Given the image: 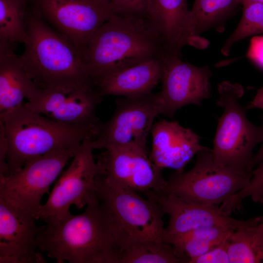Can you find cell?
Instances as JSON below:
<instances>
[{"label": "cell", "mask_w": 263, "mask_h": 263, "mask_svg": "<svg viewBox=\"0 0 263 263\" xmlns=\"http://www.w3.org/2000/svg\"><path fill=\"white\" fill-rule=\"evenodd\" d=\"M167 53L144 10L120 11L114 13L92 36L83 59L93 81L113 70L161 57Z\"/></svg>", "instance_id": "obj_1"}, {"label": "cell", "mask_w": 263, "mask_h": 263, "mask_svg": "<svg viewBox=\"0 0 263 263\" xmlns=\"http://www.w3.org/2000/svg\"><path fill=\"white\" fill-rule=\"evenodd\" d=\"M86 205L80 214L42 226L38 251L57 263H118L120 249L93 190Z\"/></svg>", "instance_id": "obj_2"}, {"label": "cell", "mask_w": 263, "mask_h": 263, "mask_svg": "<svg viewBox=\"0 0 263 263\" xmlns=\"http://www.w3.org/2000/svg\"><path fill=\"white\" fill-rule=\"evenodd\" d=\"M26 25L28 38L20 57L38 88L71 92L94 86L76 48L29 7Z\"/></svg>", "instance_id": "obj_3"}, {"label": "cell", "mask_w": 263, "mask_h": 263, "mask_svg": "<svg viewBox=\"0 0 263 263\" xmlns=\"http://www.w3.org/2000/svg\"><path fill=\"white\" fill-rule=\"evenodd\" d=\"M100 126L60 123L33 112L26 103L0 113V128L7 148L5 176L49 152L78 148L86 138L96 137Z\"/></svg>", "instance_id": "obj_4"}, {"label": "cell", "mask_w": 263, "mask_h": 263, "mask_svg": "<svg viewBox=\"0 0 263 263\" xmlns=\"http://www.w3.org/2000/svg\"><path fill=\"white\" fill-rule=\"evenodd\" d=\"M93 191L106 217L120 249L145 241H165V214L152 200L135 191L108 182L100 173Z\"/></svg>", "instance_id": "obj_5"}, {"label": "cell", "mask_w": 263, "mask_h": 263, "mask_svg": "<svg viewBox=\"0 0 263 263\" xmlns=\"http://www.w3.org/2000/svg\"><path fill=\"white\" fill-rule=\"evenodd\" d=\"M218 91L216 104L223 108L224 113L213 140V160L221 167L250 172L253 150L263 141V126H256L247 118L245 109L239 102L244 94L241 84L224 81L219 84Z\"/></svg>", "instance_id": "obj_6"}, {"label": "cell", "mask_w": 263, "mask_h": 263, "mask_svg": "<svg viewBox=\"0 0 263 263\" xmlns=\"http://www.w3.org/2000/svg\"><path fill=\"white\" fill-rule=\"evenodd\" d=\"M251 176V172H243L219 166L213 160L211 150L208 149L197 154L190 169L171 174L161 192L217 205L245 188Z\"/></svg>", "instance_id": "obj_7"}, {"label": "cell", "mask_w": 263, "mask_h": 263, "mask_svg": "<svg viewBox=\"0 0 263 263\" xmlns=\"http://www.w3.org/2000/svg\"><path fill=\"white\" fill-rule=\"evenodd\" d=\"M30 9L83 56L94 34L116 12L110 0H28Z\"/></svg>", "instance_id": "obj_8"}, {"label": "cell", "mask_w": 263, "mask_h": 263, "mask_svg": "<svg viewBox=\"0 0 263 263\" xmlns=\"http://www.w3.org/2000/svg\"><path fill=\"white\" fill-rule=\"evenodd\" d=\"M93 139L87 138L82 142L46 202L41 205L37 220L47 224L56 223L71 214L69 211L71 205L80 209L87 205L96 177L102 170L99 162L94 160Z\"/></svg>", "instance_id": "obj_9"}, {"label": "cell", "mask_w": 263, "mask_h": 263, "mask_svg": "<svg viewBox=\"0 0 263 263\" xmlns=\"http://www.w3.org/2000/svg\"><path fill=\"white\" fill-rule=\"evenodd\" d=\"M79 148L49 152L28 161L13 173L0 177V197L36 218L43 196Z\"/></svg>", "instance_id": "obj_10"}, {"label": "cell", "mask_w": 263, "mask_h": 263, "mask_svg": "<svg viewBox=\"0 0 263 263\" xmlns=\"http://www.w3.org/2000/svg\"><path fill=\"white\" fill-rule=\"evenodd\" d=\"M159 92L119 98L111 118L101 123L93 139L94 150L138 145L147 147V137L156 116L160 114Z\"/></svg>", "instance_id": "obj_11"}, {"label": "cell", "mask_w": 263, "mask_h": 263, "mask_svg": "<svg viewBox=\"0 0 263 263\" xmlns=\"http://www.w3.org/2000/svg\"><path fill=\"white\" fill-rule=\"evenodd\" d=\"M109 183L138 192H161L167 180L151 160L147 147L128 145L105 150L98 157Z\"/></svg>", "instance_id": "obj_12"}, {"label": "cell", "mask_w": 263, "mask_h": 263, "mask_svg": "<svg viewBox=\"0 0 263 263\" xmlns=\"http://www.w3.org/2000/svg\"><path fill=\"white\" fill-rule=\"evenodd\" d=\"M211 76L207 66L197 67L182 61L180 55L167 53L163 57L162 88L159 92L160 114L172 117L185 105L201 104L210 96Z\"/></svg>", "instance_id": "obj_13"}, {"label": "cell", "mask_w": 263, "mask_h": 263, "mask_svg": "<svg viewBox=\"0 0 263 263\" xmlns=\"http://www.w3.org/2000/svg\"><path fill=\"white\" fill-rule=\"evenodd\" d=\"M145 194L169 216L165 238L211 227H226L235 230L248 225L252 220V218L237 220L230 217L217 205L197 203L173 194L154 191Z\"/></svg>", "instance_id": "obj_14"}, {"label": "cell", "mask_w": 263, "mask_h": 263, "mask_svg": "<svg viewBox=\"0 0 263 263\" xmlns=\"http://www.w3.org/2000/svg\"><path fill=\"white\" fill-rule=\"evenodd\" d=\"M36 220L0 197V263H46L36 244L41 227Z\"/></svg>", "instance_id": "obj_15"}, {"label": "cell", "mask_w": 263, "mask_h": 263, "mask_svg": "<svg viewBox=\"0 0 263 263\" xmlns=\"http://www.w3.org/2000/svg\"><path fill=\"white\" fill-rule=\"evenodd\" d=\"M102 97L95 86L71 92L38 88L26 103L33 112L60 123L99 126L95 109Z\"/></svg>", "instance_id": "obj_16"}, {"label": "cell", "mask_w": 263, "mask_h": 263, "mask_svg": "<svg viewBox=\"0 0 263 263\" xmlns=\"http://www.w3.org/2000/svg\"><path fill=\"white\" fill-rule=\"evenodd\" d=\"M152 149L150 156L160 169L182 171L194 155L208 148L200 143L199 136L176 121L161 120L154 123L151 131Z\"/></svg>", "instance_id": "obj_17"}, {"label": "cell", "mask_w": 263, "mask_h": 263, "mask_svg": "<svg viewBox=\"0 0 263 263\" xmlns=\"http://www.w3.org/2000/svg\"><path fill=\"white\" fill-rule=\"evenodd\" d=\"M164 56L113 70L95 78L93 82L102 97H132L150 93L161 81Z\"/></svg>", "instance_id": "obj_18"}, {"label": "cell", "mask_w": 263, "mask_h": 263, "mask_svg": "<svg viewBox=\"0 0 263 263\" xmlns=\"http://www.w3.org/2000/svg\"><path fill=\"white\" fill-rule=\"evenodd\" d=\"M144 10L167 52L180 55L182 48L189 42L187 0H146Z\"/></svg>", "instance_id": "obj_19"}, {"label": "cell", "mask_w": 263, "mask_h": 263, "mask_svg": "<svg viewBox=\"0 0 263 263\" xmlns=\"http://www.w3.org/2000/svg\"><path fill=\"white\" fill-rule=\"evenodd\" d=\"M38 88L24 70L14 47L0 45V113L33 98Z\"/></svg>", "instance_id": "obj_20"}, {"label": "cell", "mask_w": 263, "mask_h": 263, "mask_svg": "<svg viewBox=\"0 0 263 263\" xmlns=\"http://www.w3.org/2000/svg\"><path fill=\"white\" fill-rule=\"evenodd\" d=\"M239 5L238 0H194L188 19V45L204 42L199 35L225 19Z\"/></svg>", "instance_id": "obj_21"}, {"label": "cell", "mask_w": 263, "mask_h": 263, "mask_svg": "<svg viewBox=\"0 0 263 263\" xmlns=\"http://www.w3.org/2000/svg\"><path fill=\"white\" fill-rule=\"evenodd\" d=\"M228 241L230 263H263V216L234 230Z\"/></svg>", "instance_id": "obj_22"}, {"label": "cell", "mask_w": 263, "mask_h": 263, "mask_svg": "<svg viewBox=\"0 0 263 263\" xmlns=\"http://www.w3.org/2000/svg\"><path fill=\"white\" fill-rule=\"evenodd\" d=\"M234 230L220 226L199 228L166 236L164 241L172 245L179 253L188 258L189 262L223 243Z\"/></svg>", "instance_id": "obj_23"}, {"label": "cell", "mask_w": 263, "mask_h": 263, "mask_svg": "<svg viewBox=\"0 0 263 263\" xmlns=\"http://www.w3.org/2000/svg\"><path fill=\"white\" fill-rule=\"evenodd\" d=\"M165 241H145L133 244L121 250L118 263H188Z\"/></svg>", "instance_id": "obj_24"}, {"label": "cell", "mask_w": 263, "mask_h": 263, "mask_svg": "<svg viewBox=\"0 0 263 263\" xmlns=\"http://www.w3.org/2000/svg\"><path fill=\"white\" fill-rule=\"evenodd\" d=\"M28 7V0H0V45L26 42Z\"/></svg>", "instance_id": "obj_25"}, {"label": "cell", "mask_w": 263, "mask_h": 263, "mask_svg": "<svg viewBox=\"0 0 263 263\" xmlns=\"http://www.w3.org/2000/svg\"><path fill=\"white\" fill-rule=\"evenodd\" d=\"M241 20L233 33L226 40L221 53L227 56L231 47L246 37L263 33V3L249 2L243 4Z\"/></svg>", "instance_id": "obj_26"}, {"label": "cell", "mask_w": 263, "mask_h": 263, "mask_svg": "<svg viewBox=\"0 0 263 263\" xmlns=\"http://www.w3.org/2000/svg\"><path fill=\"white\" fill-rule=\"evenodd\" d=\"M251 173L248 184L222 204L221 207L227 213L230 214L233 210L240 209L242 201L246 197H250L256 203L263 198V160Z\"/></svg>", "instance_id": "obj_27"}, {"label": "cell", "mask_w": 263, "mask_h": 263, "mask_svg": "<svg viewBox=\"0 0 263 263\" xmlns=\"http://www.w3.org/2000/svg\"><path fill=\"white\" fill-rule=\"evenodd\" d=\"M228 238L206 253L190 260L188 263H230Z\"/></svg>", "instance_id": "obj_28"}, {"label": "cell", "mask_w": 263, "mask_h": 263, "mask_svg": "<svg viewBox=\"0 0 263 263\" xmlns=\"http://www.w3.org/2000/svg\"><path fill=\"white\" fill-rule=\"evenodd\" d=\"M246 56L258 67L263 69V36L252 38Z\"/></svg>", "instance_id": "obj_29"}, {"label": "cell", "mask_w": 263, "mask_h": 263, "mask_svg": "<svg viewBox=\"0 0 263 263\" xmlns=\"http://www.w3.org/2000/svg\"><path fill=\"white\" fill-rule=\"evenodd\" d=\"M146 0H121L117 11L144 10Z\"/></svg>", "instance_id": "obj_30"}, {"label": "cell", "mask_w": 263, "mask_h": 263, "mask_svg": "<svg viewBox=\"0 0 263 263\" xmlns=\"http://www.w3.org/2000/svg\"><path fill=\"white\" fill-rule=\"evenodd\" d=\"M254 108L263 110V87L258 90L254 98L245 109L248 110Z\"/></svg>", "instance_id": "obj_31"}, {"label": "cell", "mask_w": 263, "mask_h": 263, "mask_svg": "<svg viewBox=\"0 0 263 263\" xmlns=\"http://www.w3.org/2000/svg\"><path fill=\"white\" fill-rule=\"evenodd\" d=\"M263 160V141L258 151L253 156L252 166L254 168L256 165H258Z\"/></svg>", "instance_id": "obj_32"}, {"label": "cell", "mask_w": 263, "mask_h": 263, "mask_svg": "<svg viewBox=\"0 0 263 263\" xmlns=\"http://www.w3.org/2000/svg\"><path fill=\"white\" fill-rule=\"evenodd\" d=\"M238 1L239 4H241L242 5L249 2H258L263 3V0H238Z\"/></svg>", "instance_id": "obj_33"}, {"label": "cell", "mask_w": 263, "mask_h": 263, "mask_svg": "<svg viewBox=\"0 0 263 263\" xmlns=\"http://www.w3.org/2000/svg\"><path fill=\"white\" fill-rule=\"evenodd\" d=\"M113 5L116 11H117L120 3L121 0H110Z\"/></svg>", "instance_id": "obj_34"}, {"label": "cell", "mask_w": 263, "mask_h": 263, "mask_svg": "<svg viewBox=\"0 0 263 263\" xmlns=\"http://www.w3.org/2000/svg\"><path fill=\"white\" fill-rule=\"evenodd\" d=\"M258 203H261V204H262L263 205V198H261V199L259 200V201Z\"/></svg>", "instance_id": "obj_35"}]
</instances>
